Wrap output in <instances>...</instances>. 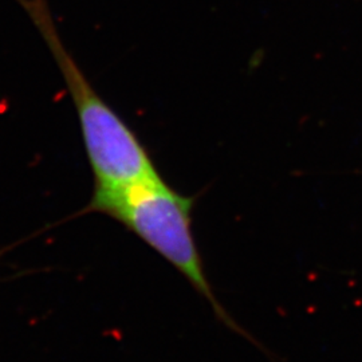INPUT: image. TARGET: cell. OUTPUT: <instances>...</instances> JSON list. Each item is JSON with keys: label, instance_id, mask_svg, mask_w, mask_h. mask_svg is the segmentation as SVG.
I'll return each instance as SVG.
<instances>
[{"label": "cell", "instance_id": "obj_1", "mask_svg": "<svg viewBox=\"0 0 362 362\" xmlns=\"http://www.w3.org/2000/svg\"><path fill=\"white\" fill-rule=\"evenodd\" d=\"M194 204V197L176 192L161 176H157L118 188H94L86 211L107 215L137 235L207 299L223 324L257 345L272 362H278L272 353L235 322L215 297L192 231Z\"/></svg>", "mask_w": 362, "mask_h": 362}, {"label": "cell", "instance_id": "obj_2", "mask_svg": "<svg viewBox=\"0 0 362 362\" xmlns=\"http://www.w3.org/2000/svg\"><path fill=\"white\" fill-rule=\"evenodd\" d=\"M46 40L77 109L94 188L109 189L160 176L134 132L91 88L66 50L45 0H18Z\"/></svg>", "mask_w": 362, "mask_h": 362}]
</instances>
